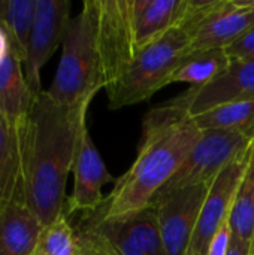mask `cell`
<instances>
[{
    "instance_id": "obj_1",
    "label": "cell",
    "mask_w": 254,
    "mask_h": 255,
    "mask_svg": "<svg viewBox=\"0 0 254 255\" xmlns=\"http://www.w3.org/2000/svg\"><path fill=\"white\" fill-rule=\"evenodd\" d=\"M88 106L60 105L42 90L22 124V200L45 227L64 212L66 182Z\"/></svg>"
},
{
    "instance_id": "obj_2",
    "label": "cell",
    "mask_w": 254,
    "mask_h": 255,
    "mask_svg": "<svg viewBox=\"0 0 254 255\" xmlns=\"http://www.w3.org/2000/svg\"><path fill=\"white\" fill-rule=\"evenodd\" d=\"M201 136L202 131L190 118L145 128L136 160L115 181L112 193L94 212L103 220H123L148 208L178 172Z\"/></svg>"
},
{
    "instance_id": "obj_3",
    "label": "cell",
    "mask_w": 254,
    "mask_h": 255,
    "mask_svg": "<svg viewBox=\"0 0 254 255\" xmlns=\"http://www.w3.org/2000/svg\"><path fill=\"white\" fill-rule=\"evenodd\" d=\"M100 90H105V78L96 34L94 0H85L81 12L69 24L55 76L46 91L60 105L82 106L90 105Z\"/></svg>"
},
{
    "instance_id": "obj_4",
    "label": "cell",
    "mask_w": 254,
    "mask_h": 255,
    "mask_svg": "<svg viewBox=\"0 0 254 255\" xmlns=\"http://www.w3.org/2000/svg\"><path fill=\"white\" fill-rule=\"evenodd\" d=\"M189 45L190 34L175 27L139 49L118 82L106 91L109 108L118 109L151 99L154 93L168 85L171 73L186 57Z\"/></svg>"
},
{
    "instance_id": "obj_5",
    "label": "cell",
    "mask_w": 254,
    "mask_h": 255,
    "mask_svg": "<svg viewBox=\"0 0 254 255\" xmlns=\"http://www.w3.org/2000/svg\"><path fill=\"white\" fill-rule=\"evenodd\" d=\"M254 100V60L232 61L231 67L214 81L190 87L177 97L154 106L144 118V130L193 118L211 108Z\"/></svg>"
},
{
    "instance_id": "obj_6",
    "label": "cell",
    "mask_w": 254,
    "mask_h": 255,
    "mask_svg": "<svg viewBox=\"0 0 254 255\" xmlns=\"http://www.w3.org/2000/svg\"><path fill=\"white\" fill-rule=\"evenodd\" d=\"M94 15L105 91H109L138 52L133 37L130 0H94Z\"/></svg>"
},
{
    "instance_id": "obj_7",
    "label": "cell",
    "mask_w": 254,
    "mask_h": 255,
    "mask_svg": "<svg viewBox=\"0 0 254 255\" xmlns=\"http://www.w3.org/2000/svg\"><path fill=\"white\" fill-rule=\"evenodd\" d=\"M211 182L196 184L169 193H157L150 203L157 215L166 255H186L189 253Z\"/></svg>"
},
{
    "instance_id": "obj_8",
    "label": "cell",
    "mask_w": 254,
    "mask_h": 255,
    "mask_svg": "<svg viewBox=\"0 0 254 255\" xmlns=\"http://www.w3.org/2000/svg\"><path fill=\"white\" fill-rule=\"evenodd\" d=\"M250 142L252 137L238 131H202L201 139L196 142L178 172L159 193H169L190 185L211 182L250 145Z\"/></svg>"
},
{
    "instance_id": "obj_9",
    "label": "cell",
    "mask_w": 254,
    "mask_h": 255,
    "mask_svg": "<svg viewBox=\"0 0 254 255\" xmlns=\"http://www.w3.org/2000/svg\"><path fill=\"white\" fill-rule=\"evenodd\" d=\"M252 152L253 148L250 142V145L213 179L189 248L193 255L208 254L213 238L231 218L235 199L250 166Z\"/></svg>"
},
{
    "instance_id": "obj_10",
    "label": "cell",
    "mask_w": 254,
    "mask_h": 255,
    "mask_svg": "<svg viewBox=\"0 0 254 255\" xmlns=\"http://www.w3.org/2000/svg\"><path fill=\"white\" fill-rule=\"evenodd\" d=\"M69 0H36L24 73L33 94L42 91L40 70L66 37L70 24Z\"/></svg>"
},
{
    "instance_id": "obj_11",
    "label": "cell",
    "mask_w": 254,
    "mask_h": 255,
    "mask_svg": "<svg viewBox=\"0 0 254 255\" xmlns=\"http://www.w3.org/2000/svg\"><path fill=\"white\" fill-rule=\"evenodd\" d=\"M72 172H73V191L66 200V206H64L66 217H70L72 214L76 212L84 214L97 209L105 200V196L102 194V188L114 181L97 148L93 143L87 123L82 126L79 133Z\"/></svg>"
},
{
    "instance_id": "obj_12",
    "label": "cell",
    "mask_w": 254,
    "mask_h": 255,
    "mask_svg": "<svg viewBox=\"0 0 254 255\" xmlns=\"http://www.w3.org/2000/svg\"><path fill=\"white\" fill-rule=\"evenodd\" d=\"M187 0H130L136 51L178 27Z\"/></svg>"
},
{
    "instance_id": "obj_13",
    "label": "cell",
    "mask_w": 254,
    "mask_h": 255,
    "mask_svg": "<svg viewBox=\"0 0 254 255\" xmlns=\"http://www.w3.org/2000/svg\"><path fill=\"white\" fill-rule=\"evenodd\" d=\"M45 226L16 199L0 212V255H31Z\"/></svg>"
},
{
    "instance_id": "obj_14",
    "label": "cell",
    "mask_w": 254,
    "mask_h": 255,
    "mask_svg": "<svg viewBox=\"0 0 254 255\" xmlns=\"http://www.w3.org/2000/svg\"><path fill=\"white\" fill-rule=\"evenodd\" d=\"M36 94L27 84L24 64L10 54L0 64V117L21 126L27 120Z\"/></svg>"
},
{
    "instance_id": "obj_15",
    "label": "cell",
    "mask_w": 254,
    "mask_h": 255,
    "mask_svg": "<svg viewBox=\"0 0 254 255\" xmlns=\"http://www.w3.org/2000/svg\"><path fill=\"white\" fill-rule=\"evenodd\" d=\"M22 124L0 117V212L13 200L22 199Z\"/></svg>"
},
{
    "instance_id": "obj_16",
    "label": "cell",
    "mask_w": 254,
    "mask_h": 255,
    "mask_svg": "<svg viewBox=\"0 0 254 255\" xmlns=\"http://www.w3.org/2000/svg\"><path fill=\"white\" fill-rule=\"evenodd\" d=\"M232 64V58L226 49H210L202 52H190L178 63L168 79L169 84H190L192 87L205 85L223 75Z\"/></svg>"
},
{
    "instance_id": "obj_17",
    "label": "cell",
    "mask_w": 254,
    "mask_h": 255,
    "mask_svg": "<svg viewBox=\"0 0 254 255\" xmlns=\"http://www.w3.org/2000/svg\"><path fill=\"white\" fill-rule=\"evenodd\" d=\"M201 131H238L254 137V100L232 102L190 118Z\"/></svg>"
},
{
    "instance_id": "obj_18",
    "label": "cell",
    "mask_w": 254,
    "mask_h": 255,
    "mask_svg": "<svg viewBox=\"0 0 254 255\" xmlns=\"http://www.w3.org/2000/svg\"><path fill=\"white\" fill-rule=\"evenodd\" d=\"M36 0H0V27L7 33L12 54L25 63Z\"/></svg>"
},
{
    "instance_id": "obj_19",
    "label": "cell",
    "mask_w": 254,
    "mask_h": 255,
    "mask_svg": "<svg viewBox=\"0 0 254 255\" xmlns=\"http://www.w3.org/2000/svg\"><path fill=\"white\" fill-rule=\"evenodd\" d=\"M252 160L235 199L229 218L232 238L253 244L254 239V137L252 140Z\"/></svg>"
},
{
    "instance_id": "obj_20",
    "label": "cell",
    "mask_w": 254,
    "mask_h": 255,
    "mask_svg": "<svg viewBox=\"0 0 254 255\" xmlns=\"http://www.w3.org/2000/svg\"><path fill=\"white\" fill-rule=\"evenodd\" d=\"M81 245L69 217L64 212L46 226L31 255H79Z\"/></svg>"
},
{
    "instance_id": "obj_21",
    "label": "cell",
    "mask_w": 254,
    "mask_h": 255,
    "mask_svg": "<svg viewBox=\"0 0 254 255\" xmlns=\"http://www.w3.org/2000/svg\"><path fill=\"white\" fill-rule=\"evenodd\" d=\"M126 229L144 255H166L157 215L151 206L123 218Z\"/></svg>"
},
{
    "instance_id": "obj_22",
    "label": "cell",
    "mask_w": 254,
    "mask_h": 255,
    "mask_svg": "<svg viewBox=\"0 0 254 255\" xmlns=\"http://www.w3.org/2000/svg\"><path fill=\"white\" fill-rule=\"evenodd\" d=\"M232 61H252L254 60V30L235 42L226 49Z\"/></svg>"
},
{
    "instance_id": "obj_23",
    "label": "cell",
    "mask_w": 254,
    "mask_h": 255,
    "mask_svg": "<svg viewBox=\"0 0 254 255\" xmlns=\"http://www.w3.org/2000/svg\"><path fill=\"white\" fill-rule=\"evenodd\" d=\"M231 242H232V230H231V223L228 220L213 238L207 255H228Z\"/></svg>"
},
{
    "instance_id": "obj_24",
    "label": "cell",
    "mask_w": 254,
    "mask_h": 255,
    "mask_svg": "<svg viewBox=\"0 0 254 255\" xmlns=\"http://www.w3.org/2000/svg\"><path fill=\"white\" fill-rule=\"evenodd\" d=\"M228 255H252V245L232 238Z\"/></svg>"
},
{
    "instance_id": "obj_25",
    "label": "cell",
    "mask_w": 254,
    "mask_h": 255,
    "mask_svg": "<svg viewBox=\"0 0 254 255\" xmlns=\"http://www.w3.org/2000/svg\"><path fill=\"white\" fill-rule=\"evenodd\" d=\"M12 54V45L7 33L0 27V64Z\"/></svg>"
},
{
    "instance_id": "obj_26",
    "label": "cell",
    "mask_w": 254,
    "mask_h": 255,
    "mask_svg": "<svg viewBox=\"0 0 254 255\" xmlns=\"http://www.w3.org/2000/svg\"><path fill=\"white\" fill-rule=\"evenodd\" d=\"M79 241V239H78ZM81 245V254L79 255H105L102 251H99L97 248L88 245V244H84V242H79Z\"/></svg>"
},
{
    "instance_id": "obj_27",
    "label": "cell",
    "mask_w": 254,
    "mask_h": 255,
    "mask_svg": "<svg viewBox=\"0 0 254 255\" xmlns=\"http://www.w3.org/2000/svg\"><path fill=\"white\" fill-rule=\"evenodd\" d=\"M254 253V239H253V244H252V254Z\"/></svg>"
},
{
    "instance_id": "obj_28",
    "label": "cell",
    "mask_w": 254,
    "mask_h": 255,
    "mask_svg": "<svg viewBox=\"0 0 254 255\" xmlns=\"http://www.w3.org/2000/svg\"><path fill=\"white\" fill-rule=\"evenodd\" d=\"M186 255H193V254H192V253H190V251H189V253H187V254H186Z\"/></svg>"
},
{
    "instance_id": "obj_29",
    "label": "cell",
    "mask_w": 254,
    "mask_h": 255,
    "mask_svg": "<svg viewBox=\"0 0 254 255\" xmlns=\"http://www.w3.org/2000/svg\"><path fill=\"white\" fill-rule=\"evenodd\" d=\"M252 255H254V253H253V254H252Z\"/></svg>"
}]
</instances>
